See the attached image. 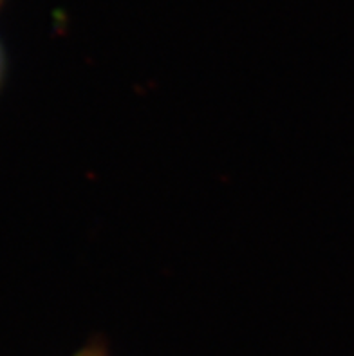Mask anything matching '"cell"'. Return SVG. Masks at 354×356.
<instances>
[{"mask_svg":"<svg viewBox=\"0 0 354 356\" xmlns=\"http://www.w3.org/2000/svg\"><path fill=\"white\" fill-rule=\"evenodd\" d=\"M74 356H108V355L102 343H89L87 348L78 351Z\"/></svg>","mask_w":354,"mask_h":356,"instance_id":"cell-1","label":"cell"}]
</instances>
